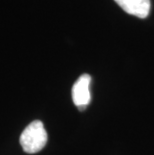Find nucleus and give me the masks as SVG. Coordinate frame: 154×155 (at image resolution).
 <instances>
[{"label":"nucleus","instance_id":"f257e3e1","mask_svg":"<svg viewBox=\"0 0 154 155\" xmlns=\"http://www.w3.org/2000/svg\"><path fill=\"white\" fill-rule=\"evenodd\" d=\"M47 142V132L41 121L31 122L20 136L21 147L26 153L33 154L43 149Z\"/></svg>","mask_w":154,"mask_h":155},{"label":"nucleus","instance_id":"f03ea898","mask_svg":"<svg viewBox=\"0 0 154 155\" xmlns=\"http://www.w3.org/2000/svg\"><path fill=\"white\" fill-rule=\"evenodd\" d=\"M90 83L91 77L88 74L81 75L72 87V99L80 110L84 109L90 103Z\"/></svg>","mask_w":154,"mask_h":155},{"label":"nucleus","instance_id":"7ed1b4c3","mask_svg":"<svg viewBox=\"0 0 154 155\" xmlns=\"http://www.w3.org/2000/svg\"><path fill=\"white\" fill-rule=\"evenodd\" d=\"M124 11L138 18H146L150 11V0H114Z\"/></svg>","mask_w":154,"mask_h":155}]
</instances>
